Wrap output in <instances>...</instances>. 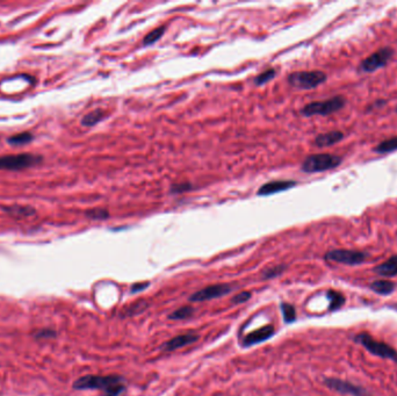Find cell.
<instances>
[{
	"instance_id": "obj_16",
	"label": "cell",
	"mask_w": 397,
	"mask_h": 396,
	"mask_svg": "<svg viewBox=\"0 0 397 396\" xmlns=\"http://www.w3.org/2000/svg\"><path fill=\"white\" fill-rule=\"evenodd\" d=\"M3 210H5L6 213H9L12 216L17 217H29L36 214V210L30 206H20L14 205L11 207H3Z\"/></svg>"
},
{
	"instance_id": "obj_13",
	"label": "cell",
	"mask_w": 397,
	"mask_h": 396,
	"mask_svg": "<svg viewBox=\"0 0 397 396\" xmlns=\"http://www.w3.org/2000/svg\"><path fill=\"white\" fill-rule=\"evenodd\" d=\"M199 339V336L193 332H190V334H184V335H178L171 338L170 340H167L166 343H164L160 348L165 352H172L178 350V348H182L187 346V345L195 343L196 340Z\"/></svg>"
},
{
	"instance_id": "obj_31",
	"label": "cell",
	"mask_w": 397,
	"mask_h": 396,
	"mask_svg": "<svg viewBox=\"0 0 397 396\" xmlns=\"http://www.w3.org/2000/svg\"><path fill=\"white\" fill-rule=\"evenodd\" d=\"M149 286H150V282L147 281V282H137V284H134L130 288V292L131 293H139V292H142L144 289H147Z\"/></svg>"
},
{
	"instance_id": "obj_19",
	"label": "cell",
	"mask_w": 397,
	"mask_h": 396,
	"mask_svg": "<svg viewBox=\"0 0 397 396\" xmlns=\"http://www.w3.org/2000/svg\"><path fill=\"white\" fill-rule=\"evenodd\" d=\"M149 307V303L145 300L136 301L131 304H129L128 307H125L122 311V316L124 317H131L136 316L139 314H142L145 312V309Z\"/></svg>"
},
{
	"instance_id": "obj_18",
	"label": "cell",
	"mask_w": 397,
	"mask_h": 396,
	"mask_svg": "<svg viewBox=\"0 0 397 396\" xmlns=\"http://www.w3.org/2000/svg\"><path fill=\"white\" fill-rule=\"evenodd\" d=\"M106 117V113L102 109H94V111L90 112L81 119V124L84 127H93L97 123H99L102 119Z\"/></svg>"
},
{
	"instance_id": "obj_3",
	"label": "cell",
	"mask_w": 397,
	"mask_h": 396,
	"mask_svg": "<svg viewBox=\"0 0 397 396\" xmlns=\"http://www.w3.org/2000/svg\"><path fill=\"white\" fill-rule=\"evenodd\" d=\"M345 105H346V99L344 97L338 96L330 98L328 100L313 101V103L306 104L304 107L301 108L300 114L306 117L315 115L326 116L340 111L341 108L345 107Z\"/></svg>"
},
{
	"instance_id": "obj_23",
	"label": "cell",
	"mask_w": 397,
	"mask_h": 396,
	"mask_svg": "<svg viewBox=\"0 0 397 396\" xmlns=\"http://www.w3.org/2000/svg\"><path fill=\"white\" fill-rule=\"evenodd\" d=\"M33 140H34V135L31 134V133L23 131V133H19L17 135L9 137L7 142H9L11 146H23V144L30 143Z\"/></svg>"
},
{
	"instance_id": "obj_7",
	"label": "cell",
	"mask_w": 397,
	"mask_h": 396,
	"mask_svg": "<svg viewBox=\"0 0 397 396\" xmlns=\"http://www.w3.org/2000/svg\"><path fill=\"white\" fill-rule=\"evenodd\" d=\"M392 55H394V49L390 47H384V48L379 49L360 63L359 72L371 73L381 68H384L388 64V62L391 60Z\"/></svg>"
},
{
	"instance_id": "obj_33",
	"label": "cell",
	"mask_w": 397,
	"mask_h": 396,
	"mask_svg": "<svg viewBox=\"0 0 397 396\" xmlns=\"http://www.w3.org/2000/svg\"><path fill=\"white\" fill-rule=\"evenodd\" d=\"M387 104V101L386 100H377V101H375V104H373L372 106H369V108H374V107H382V106H384Z\"/></svg>"
},
{
	"instance_id": "obj_14",
	"label": "cell",
	"mask_w": 397,
	"mask_h": 396,
	"mask_svg": "<svg viewBox=\"0 0 397 396\" xmlns=\"http://www.w3.org/2000/svg\"><path fill=\"white\" fill-rule=\"evenodd\" d=\"M345 137V134L340 130H332L328 133H323V134H320L315 137V146L318 148H328L331 146H335V144L339 143L340 141H343Z\"/></svg>"
},
{
	"instance_id": "obj_21",
	"label": "cell",
	"mask_w": 397,
	"mask_h": 396,
	"mask_svg": "<svg viewBox=\"0 0 397 396\" xmlns=\"http://www.w3.org/2000/svg\"><path fill=\"white\" fill-rule=\"evenodd\" d=\"M165 31H166V27L162 26V27H157L156 29L151 30L150 33H148L145 35L144 40H143V46L144 47H149V46H152L155 45L156 42H158L160 38L164 36Z\"/></svg>"
},
{
	"instance_id": "obj_2",
	"label": "cell",
	"mask_w": 397,
	"mask_h": 396,
	"mask_svg": "<svg viewBox=\"0 0 397 396\" xmlns=\"http://www.w3.org/2000/svg\"><path fill=\"white\" fill-rule=\"evenodd\" d=\"M343 163L340 156L332 154H315L305 157L301 164V170L305 173H317L333 170Z\"/></svg>"
},
{
	"instance_id": "obj_30",
	"label": "cell",
	"mask_w": 397,
	"mask_h": 396,
	"mask_svg": "<svg viewBox=\"0 0 397 396\" xmlns=\"http://www.w3.org/2000/svg\"><path fill=\"white\" fill-rule=\"evenodd\" d=\"M251 293L250 292H241L238 293L237 295H235L233 299H231V302L233 303H244L247 302L251 299Z\"/></svg>"
},
{
	"instance_id": "obj_10",
	"label": "cell",
	"mask_w": 397,
	"mask_h": 396,
	"mask_svg": "<svg viewBox=\"0 0 397 396\" xmlns=\"http://www.w3.org/2000/svg\"><path fill=\"white\" fill-rule=\"evenodd\" d=\"M324 385L330 388V389L337 391L339 394L351 395V396H372L368 391L363 387H359L345 380L336 379V378H328L324 380Z\"/></svg>"
},
{
	"instance_id": "obj_1",
	"label": "cell",
	"mask_w": 397,
	"mask_h": 396,
	"mask_svg": "<svg viewBox=\"0 0 397 396\" xmlns=\"http://www.w3.org/2000/svg\"><path fill=\"white\" fill-rule=\"evenodd\" d=\"M73 388L78 390L98 389L104 396H119L125 390L124 379L120 375H85L73 382Z\"/></svg>"
},
{
	"instance_id": "obj_22",
	"label": "cell",
	"mask_w": 397,
	"mask_h": 396,
	"mask_svg": "<svg viewBox=\"0 0 397 396\" xmlns=\"http://www.w3.org/2000/svg\"><path fill=\"white\" fill-rule=\"evenodd\" d=\"M326 296H328V299L330 301V305H329L330 312L337 311V309H339L345 302V296L340 292L329 291L328 294H326Z\"/></svg>"
},
{
	"instance_id": "obj_15",
	"label": "cell",
	"mask_w": 397,
	"mask_h": 396,
	"mask_svg": "<svg viewBox=\"0 0 397 396\" xmlns=\"http://www.w3.org/2000/svg\"><path fill=\"white\" fill-rule=\"evenodd\" d=\"M374 272L381 277H395L397 276V254L389 258L382 264L374 268Z\"/></svg>"
},
{
	"instance_id": "obj_32",
	"label": "cell",
	"mask_w": 397,
	"mask_h": 396,
	"mask_svg": "<svg viewBox=\"0 0 397 396\" xmlns=\"http://www.w3.org/2000/svg\"><path fill=\"white\" fill-rule=\"evenodd\" d=\"M35 336H36L37 338H49V337L56 336V332L53 331V330H49V329H46V330L38 331Z\"/></svg>"
},
{
	"instance_id": "obj_28",
	"label": "cell",
	"mask_w": 397,
	"mask_h": 396,
	"mask_svg": "<svg viewBox=\"0 0 397 396\" xmlns=\"http://www.w3.org/2000/svg\"><path fill=\"white\" fill-rule=\"evenodd\" d=\"M193 190V185L190 182H180V183H174L172 184L170 187V193L171 194H182L185 192H188Z\"/></svg>"
},
{
	"instance_id": "obj_20",
	"label": "cell",
	"mask_w": 397,
	"mask_h": 396,
	"mask_svg": "<svg viewBox=\"0 0 397 396\" xmlns=\"http://www.w3.org/2000/svg\"><path fill=\"white\" fill-rule=\"evenodd\" d=\"M396 150H397V136L382 141V142H380L377 146L374 147V149H373V151L376 152V154H389V152H394Z\"/></svg>"
},
{
	"instance_id": "obj_9",
	"label": "cell",
	"mask_w": 397,
	"mask_h": 396,
	"mask_svg": "<svg viewBox=\"0 0 397 396\" xmlns=\"http://www.w3.org/2000/svg\"><path fill=\"white\" fill-rule=\"evenodd\" d=\"M235 289L234 286L229 284H217L207 286L200 291L195 292L193 295L190 296L191 302H204V301H209L213 299H217V297H222L227 295L228 293L233 292Z\"/></svg>"
},
{
	"instance_id": "obj_17",
	"label": "cell",
	"mask_w": 397,
	"mask_h": 396,
	"mask_svg": "<svg viewBox=\"0 0 397 396\" xmlns=\"http://www.w3.org/2000/svg\"><path fill=\"white\" fill-rule=\"evenodd\" d=\"M371 288L377 294L381 295H389L394 292L395 284L389 280H376L371 284Z\"/></svg>"
},
{
	"instance_id": "obj_11",
	"label": "cell",
	"mask_w": 397,
	"mask_h": 396,
	"mask_svg": "<svg viewBox=\"0 0 397 396\" xmlns=\"http://www.w3.org/2000/svg\"><path fill=\"white\" fill-rule=\"evenodd\" d=\"M295 180H273V182L266 183L259 187L257 194L259 197H267L279 192H284L296 186Z\"/></svg>"
},
{
	"instance_id": "obj_29",
	"label": "cell",
	"mask_w": 397,
	"mask_h": 396,
	"mask_svg": "<svg viewBox=\"0 0 397 396\" xmlns=\"http://www.w3.org/2000/svg\"><path fill=\"white\" fill-rule=\"evenodd\" d=\"M285 270H286V265H275L273 268H270L267 269L266 271H264V273H262V278L267 280L273 279V278L281 276V274L285 272Z\"/></svg>"
},
{
	"instance_id": "obj_25",
	"label": "cell",
	"mask_w": 397,
	"mask_h": 396,
	"mask_svg": "<svg viewBox=\"0 0 397 396\" xmlns=\"http://www.w3.org/2000/svg\"><path fill=\"white\" fill-rule=\"evenodd\" d=\"M275 76H277V69H274V68L266 69L265 71L260 72L257 77L254 78V85H257V86L265 85V84L269 83V81L272 80L273 78H275Z\"/></svg>"
},
{
	"instance_id": "obj_6",
	"label": "cell",
	"mask_w": 397,
	"mask_h": 396,
	"mask_svg": "<svg viewBox=\"0 0 397 396\" xmlns=\"http://www.w3.org/2000/svg\"><path fill=\"white\" fill-rule=\"evenodd\" d=\"M43 157L34 154H18L0 157V170L19 171L42 163Z\"/></svg>"
},
{
	"instance_id": "obj_4",
	"label": "cell",
	"mask_w": 397,
	"mask_h": 396,
	"mask_svg": "<svg viewBox=\"0 0 397 396\" xmlns=\"http://www.w3.org/2000/svg\"><path fill=\"white\" fill-rule=\"evenodd\" d=\"M328 80V74L320 70L312 71H295L288 74L287 81L290 86L298 90H313L324 84Z\"/></svg>"
},
{
	"instance_id": "obj_8",
	"label": "cell",
	"mask_w": 397,
	"mask_h": 396,
	"mask_svg": "<svg viewBox=\"0 0 397 396\" xmlns=\"http://www.w3.org/2000/svg\"><path fill=\"white\" fill-rule=\"evenodd\" d=\"M325 260L335 261L339 264L345 265H360L368 258V253L364 251H356V250H330L325 253Z\"/></svg>"
},
{
	"instance_id": "obj_24",
	"label": "cell",
	"mask_w": 397,
	"mask_h": 396,
	"mask_svg": "<svg viewBox=\"0 0 397 396\" xmlns=\"http://www.w3.org/2000/svg\"><path fill=\"white\" fill-rule=\"evenodd\" d=\"M194 313V308L192 305H184V307L175 309V311L168 315V319L173 321H183L191 317Z\"/></svg>"
},
{
	"instance_id": "obj_27",
	"label": "cell",
	"mask_w": 397,
	"mask_h": 396,
	"mask_svg": "<svg viewBox=\"0 0 397 396\" xmlns=\"http://www.w3.org/2000/svg\"><path fill=\"white\" fill-rule=\"evenodd\" d=\"M85 216L91 219H107L109 218V211L106 208H92L85 211Z\"/></svg>"
},
{
	"instance_id": "obj_5",
	"label": "cell",
	"mask_w": 397,
	"mask_h": 396,
	"mask_svg": "<svg viewBox=\"0 0 397 396\" xmlns=\"http://www.w3.org/2000/svg\"><path fill=\"white\" fill-rule=\"evenodd\" d=\"M355 340L357 343L363 345L368 352H371L372 355L380 357L383 359H390L392 362L397 363V351L394 347H391L390 345L386 344L381 340H376L374 337L371 336L367 332H361L355 337Z\"/></svg>"
},
{
	"instance_id": "obj_12",
	"label": "cell",
	"mask_w": 397,
	"mask_h": 396,
	"mask_svg": "<svg viewBox=\"0 0 397 396\" xmlns=\"http://www.w3.org/2000/svg\"><path fill=\"white\" fill-rule=\"evenodd\" d=\"M274 327L273 325H265V327L259 328L258 330H254L252 332H250L249 335H246L243 339V345L245 347L253 346V345L260 344L262 342H265L269 338H271L274 335Z\"/></svg>"
},
{
	"instance_id": "obj_26",
	"label": "cell",
	"mask_w": 397,
	"mask_h": 396,
	"mask_svg": "<svg viewBox=\"0 0 397 396\" xmlns=\"http://www.w3.org/2000/svg\"><path fill=\"white\" fill-rule=\"evenodd\" d=\"M281 311L286 323H292L296 320V309L293 304L284 302L281 304Z\"/></svg>"
},
{
	"instance_id": "obj_34",
	"label": "cell",
	"mask_w": 397,
	"mask_h": 396,
	"mask_svg": "<svg viewBox=\"0 0 397 396\" xmlns=\"http://www.w3.org/2000/svg\"><path fill=\"white\" fill-rule=\"evenodd\" d=\"M396 111H397V109H396Z\"/></svg>"
}]
</instances>
